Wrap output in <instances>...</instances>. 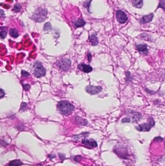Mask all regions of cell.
<instances>
[{
    "mask_svg": "<svg viewBox=\"0 0 165 166\" xmlns=\"http://www.w3.org/2000/svg\"><path fill=\"white\" fill-rule=\"evenodd\" d=\"M57 108L62 114L67 115L73 111L74 107L68 101H62L58 103Z\"/></svg>",
    "mask_w": 165,
    "mask_h": 166,
    "instance_id": "1",
    "label": "cell"
},
{
    "mask_svg": "<svg viewBox=\"0 0 165 166\" xmlns=\"http://www.w3.org/2000/svg\"><path fill=\"white\" fill-rule=\"evenodd\" d=\"M48 11L46 9L39 8L35 11L32 16V18L37 22H44L47 18Z\"/></svg>",
    "mask_w": 165,
    "mask_h": 166,
    "instance_id": "2",
    "label": "cell"
},
{
    "mask_svg": "<svg viewBox=\"0 0 165 166\" xmlns=\"http://www.w3.org/2000/svg\"><path fill=\"white\" fill-rule=\"evenodd\" d=\"M33 74L37 78H41L44 76L46 71L42 64L39 62L34 63L33 66Z\"/></svg>",
    "mask_w": 165,
    "mask_h": 166,
    "instance_id": "3",
    "label": "cell"
},
{
    "mask_svg": "<svg viewBox=\"0 0 165 166\" xmlns=\"http://www.w3.org/2000/svg\"><path fill=\"white\" fill-rule=\"evenodd\" d=\"M155 124L154 119L152 117H150L148 118V122L144 123L141 124H140L139 126L136 127V128L137 130L141 131V132H148L150 130L151 128L153 127Z\"/></svg>",
    "mask_w": 165,
    "mask_h": 166,
    "instance_id": "4",
    "label": "cell"
},
{
    "mask_svg": "<svg viewBox=\"0 0 165 166\" xmlns=\"http://www.w3.org/2000/svg\"><path fill=\"white\" fill-rule=\"evenodd\" d=\"M142 118L141 114L139 112H133L132 114L131 118H125L122 119L121 122L123 123L125 122H137L139 121V120Z\"/></svg>",
    "mask_w": 165,
    "mask_h": 166,
    "instance_id": "5",
    "label": "cell"
},
{
    "mask_svg": "<svg viewBox=\"0 0 165 166\" xmlns=\"http://www.w3.org/2000/svg\"><path fill=\"white\" fill-rule=\"evenodd\" d=\"M71 61L69 59H62L58 61L57 65L63 70H68L71 67Z\"/></svg>",
    "mask_w": 165,
    "mask_h": 166,
    "instance_id": "6",
    "label": "cell"
},
{
    "mask_svg": "<svg viewBox=\"0 0 165 166\" xmlns=\"http://www.w3.org/2000/svg\"><path fill=\"white\" fill-rule=\"evenodd\" d=\"M116 17L118 22L120 23H125L127 21L128 17L124 11L119 10L116 13Z\"/></svg>",
    "mask_w": 165,
    "mask_h": 166,
    "instance_id": "7",
    "label": "cell"
},
{
    "mask_svg": "<svg viewBox=\"0 0 165 166\" xmlns=\"http://www.w3.org/2000/svg\"><path fill=\"white\" fill-rule=\"evenodd\" d=\"M102 90V88L101 87H94L90 85L86 88V91L91 94H98Z\"/></svg>",
    "mask_w": 165,
    "mask_h": 166,
    "instance_id": "8",
    "label": "cell"
},
{
    "mask_svg": "<svg viewBox=\"0 0 165 166\" xmlns=\"http://www.w3.org/2000/svg\"><path fill=\"white\" fill-rule=\"evenodd\" d=\"M82 144H84L85 146L87 147L92 148L96 147L97 146V143L95 140H84L82 141Z\"/></svg>",
    "mask_w": 165,
    "mask_h": 166,
    "instance_id": "9",
    "label": "cell"
},
{
    "mask_svg": "<svg viewBox=\"0 0 165 166\" xmlns=\"http://www.w3.org/2000/svg\"><path fill=\"white\" fill-rule=\"evenodd\" d=\"M78 69H80V70L86 72V73H89L90 72H91L92 70V67L85 64H81L78 66Z\"/></svg>",
    "mask_w": 165,
    "mask_h": 166,
    "instance_id": "10",
    "label": "cell"
},
{
    "mask_svg": "<svg viewBox=\"0 0 165 166\" xmlns=\"http://www.w3.org/2000/svg\"><path fill=\"white\" fill-rule=\"evenodd\" d=\"M137 49L138 51L141 53L142 54L147 55L148 54V50L147 49V46L145 44H139L137 45Z\"/></svg>",
    "mask_w": 165,
    "mask_h": 166,
    "instance_id": "11",
    "label": "cell"
},
{
    "mask_svg": "<svg viewBox=\"0 0 165 166\" xmlns=\"http://www.w3.org/2000/svg\"><path fill=\"white\" fill-rule=\"evenodd\" d=\"M153 17H154V15L152 13L149 15L144 16L142 17V18L141 19L140 22L142 23H146L150 22L153 19Z\"/></svg>",
    "mask_w": 165,
    "mask_h": 166,
    "instance_id": "12",
    "label": "cell"
},
{
    "mask_svg": "<svg viewBox=\"0 0 165 166\" xmlns=\"http://www.w3.org/2000/svg\"><path fill=\"white\" fill-rule=\"evenodd\" d=\"M115 151L117 154L119 155H121V153H122V155H121V157L122 158H126V156L127 155V154H126V152H127L126 150H125V148H121L120 149H118V148L117 150H115Z\"/></svg>",
    "mask_w": 165,
    "mask_h": 166,
    "instance_id": "13",
    "label": "cell"
},
{
    "mask_svg": "<svg viewBox=\"0 0 165 166\" xmlns=\"http://www.w3.org/2000/svg\"><path fill=\"white\" fill-rule=\"evenodd\" d=\"M132 4L135 8H140L143 6V0H133Z\"/></svg>",
    "mask_w": 165,
    "mask_h": 166,
    "instance_id": "14",
    "label": "cell"
},
{
    "mask_svg": "<svg viewBox=\"0 0 165 166\" xmlns=\"http://www.w3.org/2000/svg\"><path fill=\"white\" fill-rule=\"evenodd\" d=\"M89 41L91 42L92 46H96L98 43V40L97 37L95 35H92L91 36L89 37Z\"/></svg>",
    "mask_w": 165,
    "mask_h": 166,
    "instance_id": "15",
    "label": "cell"
},
{
    "mask_svg": "<svg viewBox=\"0 0 165 166\" xmlns=\"http://www.w3.org/2000/svg\"><path fill=\"white\" fill-rule=\"evenodd\" d=\"M86 22L82 19H79L75 23V26L76 27H81L85 25Z\"/></svg>",
    "mask_w": 165,
    "mask_h": 166,
    "instance_id": "16",
    "label": "cell"
},
{
    "mask_svg": "<svg viewBox=\"0 0 165 166\" xmlns=\"http://www.w3.org/2000/svg\"><path fill=\"white\" fill-rule=\"evenodd\" d=\"M22 164V162L19 160H15L9 163V166H20Z\"/></svg>",
    "mask_w": 165,
    "mask_h": 166,
    "instance_id": "17",
    "label": "cell"
},
{
    "mask_svg": "<svg viewBox=\"0 0 165 166\" xmlns=\"http://www.w3.org/2000/svg\"><path fill=\"white\" fill-rule=\"evenodd\" d=\"M10 35L11 37H14V38H17L19 36V33L14 28L11 29L10 30Z\"/></svg>",
    "mask_w": 165,
    "mask_h": 166,
    "instance_id": "18",
    "label": "cell"
},
{
    "mask_svg": "<svg viewBox=\"0 0 165 166\" xmlns=\"http://www.w3.org/2000/svg\"><path fill=\"white\" fill-rule=\"evenodd\" d=\"M5 27H1V37L2 38H4L5 37H6L8 32L6 30L4 29Z\"/></svg>",
    "mask_w": 165,
    "mask_h": 166,
    "instance_id": "19",
    "label": "cell"
},
{
    "mask_svg": "<svg viewBox=\"0 0 165 166\" xmlns=\"http://www.w3.org/2000/svg\"><path fill=\"white\" fill-rule=\"evenodd\" d=\"M21 8V6L20 4H15L13 10L16 12H18L20 11Z\"/></svg>",
    "mask_w": 165,
    "mask_h": 166,
    "instance_id": "20",
    "label": "cell"
},
{
    "mask_svg": "<svg viewBox=\"0 0 165 166\" xmlns=\"http://www.w3.org/2000/svg\"><path fill=\"white\" fill-rule=\"evenodd\" d=\"M158 8H161L165 11V0H161L160 2L158 5Z\"/></svg>",
    "mask_w": 165,
    "mask_h": 166,
    "instance_id": "21",
    "label": "cell"
},
{
    "mask_svg": "<svg viewBox=\"0 0 165 166\" xmlns=\"http://www.w3.org/2000/svg\"><path fill=\"white\" fill-rule=\"evenodd\" d=\"M52 27H51V24L49 22H48L47 23L45 24V26H44V30H50L51 29Z\"/></svg>",
    "mask_w": 165,
    "mask_h": 166,
    "instance_id": "22",
    "label": "cell"
},
{
    "mask_svg": "<svg viewBox=\"0 0 165 166\" xmlns=\"http://www.w3.org/2000/svg\"><path fill=\"white\" fill-rule=\"evenodd\" d=\"M21 74H22V75L23 77H27L29 76L30 74L28 72H27L26 71H25V70H22V72H21Z\"/></svg>",
    "mask_w": 165,
    "mask_h": 166,
    "instance_id": "23",
    "label": "cell"
},
{
    "mask_svg": "<svg viewBox=\"0 0 165 166\" xmlns=\"http://www.w3.org/2000/svg\"><path fill=\"white\" fill-rule=\"evenodd\" d=\"M4 91L3 90V89H1V98H2L3 96H4Z\"/></svg>",
    "mask_w": 165,
    "mask_h": 166,
    "instance_id": "24",
    "label": "cell"
}]
</instances>
